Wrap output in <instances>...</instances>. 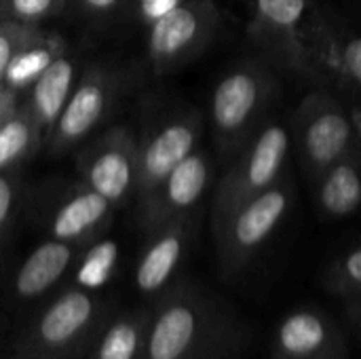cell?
I'll return each instance as SVG.
<instances>
[{
	"mask_svg": "<svg viewBox=\"0 0 361 359\" xmlns=\"http://www.w3.org/2000/svg\"><path fill=\"white\" fill-rule=\"evenodd\" d=\"M245 343L247 330L231 305L180 277L150 305L142 359H235Z\"/></svg>",
	"mask_w": 361,
	"mask_h": 359,
	"instance_id": "cell-1",
	"label": "cell"
},
{
	"mask_svg": "<svg viewBox=\"0 0 361 359\" xmlns=\"http://www.w3.org/2000/svg\"><path fill=\"white\" fill-rule=\"evenodd\" d=\"M283 76L260 55L235 59L214 83L205 125L224 165L277 114Z\"/></svg>",
	"mask_w": 361,
	"mask_h": 359,
	"instance_id": "cell-2",
	"label": "cell"
},
{
	"mask_svg": "<svg viewBox=\"0 0 361 359\" xmlns=\"http://www.w3.org/2000/svg\"><path fill=\"white\" fill-rule=\"evenodd\" d=\"M112 305L78 284H70L51 298L19 330L11 359H85Z\"/></svg>",
	"mask_w": 361,
	"mask_h": 359,
	"instance_id": "cell-3",
	"label": "cell"
},
{
	"mask_svg": "<svg viewBox=\"0 0 361 359\" xmlns=\"http://www.w3.org/2000/svg\"><path fill=\"white\" fill-rule=\"evenodd\" d=\"M292 154L311 184L330 165L351 154L360 146V129L347 99L326 87L311 85L290 116Z\"/></svg>",
	"mask_w": 361,
	"mask_h": 359,
	"instance_id": "cell-4",
	"label": "cell"
},
{
	"mask_svg": "<svg viewBox=\"0 0 361 359\" xmlns=\"http://www.w3.org/2000/svg\"><path fill=\"white\" fill-rule=\"evenodd\" d=\"M292 157L290 118L275 114L260 131L224 165L222 176L214 184L209 203L212 233L245 201L258 197L277 184L288 171Z\"/></svg>",
	"mask_w": 361,
	"mask_h": 359,
	"instance_id": "cell-5",
	"label": "cell"
},
{
	"mask_svg": "<svg viewBox=\"0 0 361 359\" xmlns=\"http://www.w3.org/2000/svg\"><path fill=\"white\" fill-rule=\"evenodd\" d=\"M296 205V184L286 174L277 184L239 205L212 235L222 279L241 277L273 241Z\"/></svg>",
	"mask_w": 361,
	"mask_h": 359,
	"instance_id": "cell-6",
	"label": "cell"
},
{
	"mask_svg": "<svg viewBox=\"0 0 361 359\" xmlns=\"http://www.w3.org/2000/svg\"><path fill=\"white\" fill-rule=\"evenodd\" d=\"M313 0H245L250 51L269 61L283 78L313 85L305 21Z\"/></svg>",
	"mask_w": 361,
	"mask_h": 359,
	"instance_id": "cell-7",
	"label": "cell"
},
{
	"mask_svg": "<svg viewBox=\"0 0 361 359\" xmlns=\"http://www.w3.org/2000/svg\"><path fill=\"white\" fill-rule=\"evenodd\" d=\"M205 114L195 106H171L150 114L137 138L135 205L146 201L163 178L201 146Z\"/></svg>",
	"mask_w": 361,
	"mask_h": 359,
	"instance_id": "cell-8",
	"label": "cell"
},
{
	"mask_svg": "<svg viewBox=\"0 0 361 359\" xmlns=\"http://www.w3.org/2000/svg\"><path fill=\"white\" fill-rule=\"evenodd\" d=\"M313 85H326L361 104V30L334 8L313 0L305 21Z\"/></svg>",
	"mask_w": 361,
	"mask_h": 359,
	"instance_id": "cell-9",
	"label": "cell"
},
{
	"mask_svg": "<svg viewBox=\"0 0 361 359\" xmlns=\"http://www.w3.org/2000/svg\"><path fill=\"white\" fill-rule=\"evenodd\" d=\"M224 23L216 0H184L146 30V59L159 76L199 59L220 36Z\"/></svg>",
	"mask_w": 361,
	"mask_h": 359,
	"instance_id": "cell-10",
	"label": "cell"
},
{
	"mask_svg": "<svg viewBox=\"0 0 361 359\" xmlns=\"http://www.w3.org/2000/svg\"><path fill=\"white\" fill-rule=\"evenodd\" d=\"M123 91V76L108 63H93L76 78V85L42 144L49 154L63 157L76 150L104 125Z\"/></svg>",
	"mask_w": 361,
	"mask_h": 359,
	"instance_id": "cell-11",
	"label": "cell"
},
{
	"mask_svg": "<svg viewBox=\"0 0 361 359\" xmlns=\"http://www.w3.org/2000/svg\"><path fill=\"white\" fill-rule=\"evenodd\" d=\"M78 180L123 207L135 195L137 182V138L129 127H110L76 148Z\"/></svg>",
	"mask_w": 361,
	"mask_h": 359,
	"instance_id": "cell-12",
	"label": "cell"
},
{
	"mask_svg": "<svg viewBox=\"0 0 361 359\" xmlns=\"http://www.w3.org/2000/svg\"><path fill=\"white\" fill-rule=\"evenodd\" d=\"M216 184V154L199 146L176 165L154 193L137 205V222L144 233L171 220L197 214Z\"/></svg>",
	"mask_w": 361,
	"mask_h": 359,
	"instance_id": "cell-13",
	"label": "cell"
},
{
	"mask_svg": "<svg viewBox=\"0 0 361 359\" xmlns=\"http://www.w3.org/2000/svg\"><path fill=\"white\" fill-rule=\"evenodd\" d=\"M199 233V212L171 220L146 233V243L133 269L135 290L150 303L180 279V271Z\"/></svg>",
	"mask_w": 361,
	"mask_h": 359,
	"instance_id": "cell-14",
	"label": "cell"
},
{
	"mask_svg": "<svg viewBox=\"0 0 361 359\" xmlns=\"http://www.w3.org/2000/svg\"><path fill=\"white\" fill-rule=\"evenodd\" d=\"M114 205L82 180L61 188L42 209L47 237L76 245H91L112 222Z\"/></svg>",
	"mask_w": 361,
	"mask_h": 359,
	"instance_id": "cell-15",
	"label": "cell"
},
{
	"mask_svg": "<svg viewBox=\"0 0 361 359\" xmlns=\"http://www.w3.org/2000/svg\"><path fill=\"white\" fill-rule=\"evenodd\" d=\"M273 359H347V339L338 324L315 307L290 311L275 328Z\"/></svg>",
	"mask_w": 361,
	"mask_h": 359,
	"instance_id": "cell-16",
	"label": "cell"
},
{
	"mask_svg": "<svg viewBox=\"0 0 361 359\" xmlns=\"http://www.w3.org/2000/svg\"><path fill=\"white\" fill-rule=\"evenodd\" d=\"M87 245L47 237L17 267L13 275V298L21 305L42 303L72 271Z\"/></svg>",
	"mask_w": 361,
	"mask_h": 359,
	"instance_id": "cell-17",
	"label": "cell"
},
{
	"mask_svg": "<svg viewBox=\"0 0 361 359\" xmlns=\"http://www.w3.org/2000/svg\"><path fill=\"white\" fill-rule=\"evenodd\" d=\"M317 214L328 222L361 212V148L343 157L311 182Z\"/></svg>",
	"mask_w": 361,
	"mask_h": 359,
	"instance_id": "cell-18",
	"label": "cell"
},
{
	"mask_svg": "<svg viewBox=\"0 0 361 359\" xmlns=\"http://www.w3.org/2000/svg\"><path fill=\"white\" fill-rule=\"evenodd\" d=\"M78 78V63L70 47L38 76V80L25 93V102H21L32 114L36 127L44 135L55 125L59 112L63 110L74 85Z\"/></svg>",
	"mask_w": 361,
	"mask_h": 359,
	"instance_id": "cell-19",
	"label": "cell"
},
{
	"mask_svg": "<svg viewBox=\"0 0 361 359\" xmlns=\"http://www.w3.org/2000/svg\"><path fill=\"white\" fill-rule=\"evenodd\" d=\"M150 307L112 309L85 359H142Z\"/></svg>",
	"mask_w": 361,
	"mask_h": 359,
	"instance_id": "cell-20",
	"label": "cell"
},
{
	"mask_svg": "<svg viewBox=\"0 0 361 359\" xmlns=\"http://www.w3.org/2000/svg\"><path fill=\"white\" fill-rule=\"evenodd\" d=\"M68 49V40L57 34V32H49V30H40L32 40H27L17 55L11 59L4 78H2V87L0 91L13 99H17L19 95L27 93L30 87L38 80V76Z\"/></svg>",
	"mask_w": 361,
	"mask_h": 359,
	"instance_id": "cell-21",
	"label": "cell"
},
{
	"mask_svg": "<svg viewBox=\"0 0 361 359\" xmlns=\"http://www.w3.org/2000/svg\"><path fill=\"white\" fill-rule=\"evenodd\" d=\"M38 144H42L40 129L27 108L17 104L0 127V171H8L13 165L30 157Z\"/></svg>",
	"mask_w": 361,
	"mask_h": 359,
	"instance_id": "cell-22",
	"label": "cell"
},
{
	"mask_svg": "<svg viewBox=\"0 0 361 359\" xmlns=\"http://www.w3.org/2000/svg\"><path fill=\"white\" fill-rule=\"evenodd\" d=\"M322 284L343 303L361 296V243L345 250L326 267Z\"/></svg>",
	"mask_w": 361,
	"mask_h": 359,
	"instance_id": "cell-23",
	"label": "cell"
},
{
	"mask_svg": "<svg viewBox=\"0 0 361 359\" xmlns=\"http://www.w3.org/2000/svg\"><path fill=\"white\" fill-rule=\"evenodd\" d=\"M70 0H0V19L42 28L44 21L59 17Z\"/></svg>",
	"mask_w": 361,
	"mask_h": 359,
	"instance_id": "cell-24",
	"label": "cell"
},
{
	"mask_svg": "<svg viewBox=\"0 0 361 359\" xmlns=\"http://www.w3.org/2000/svg\"><path fill=\"white\" fill-rule=\"evenodd\" d=\"M42 28H34V25H25V23H17L11 19H0V87H2V78L4 72L11 63V59L17 55V51L32 40ZM2 93V91H0Z\"/></svg>",
	"mask_w": 361,
	"mask_h": 359,
	"instance_id": "cell-25",
	"label": "cell"
},
{
	"mask_svg": "<svg viewBox=\"0 0 361 359\" xmlns=\"http://www.w3.org/2000/svg\"><path fill=\"white\" fill-rule=\"evenodd\" d=\"M182 2L184 0H125L121 21H125L129 25L144 28V32H146L154 21H159L163 15H167Z\"/></svg>",
	"mask_w": 361,
	"mask_h": 359,
	"instance_id": "cell-26",
	"label": "cell"
},
{
	"mask_svg": "<svg viewBox=\"0 0 361 359\" xmlns=\"http://www.w3.org/2000/svg\"><path fill=\"white\" fill-rule=\"evenodd\" d=\"M68 8H74L82 19L104 25L110 21H121L125 0H70Z\"/></svg>",
	"mask_w": 361,
	"mask_h": 359,
	"instance_id": "cell-27",
	"label": "cell"
},
{
	"mask_svg": "<svg viewBox=\"0 0 361 359\" xmlns=\"http://www.w3.org/2000/svg\"><path fill=\"white\" fill-rule=\"evenodd\" d=\"M15 203H17V182L11 174L0 171V237L8 226Z\"/></svg>",
	"mask_w": 361,
	"mask_h": 359,
	"instance_id": "cell-28",
	"label": "cell"
},
{
	"mask_svg": "<svg viewBox=\"0 0 361 359\" xmlns=\"http://www.w3.org/2000/svg\"><path fill=\"white\" fill-rule=\"evenodd\" d=\"M345 309H347L349 322L353 324V328L357 330V334L361 336V296H355V298L347 300L345 303Z\"/></svg>",
	"mask_w": 361,
	"mask_h": 359,
	"instance_id": "cell-29",
	"label": "cell"
}]
</instances>
